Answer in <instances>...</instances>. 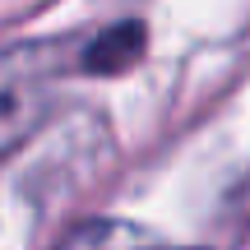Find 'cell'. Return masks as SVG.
Returning a JSON list of instances; mask_svg holds the SVG:
<instances>
[{
  "instance_id": "3",
  "label": "cell",
  "mask_w": 250,
  "mask_h": 250,
  "mask_svg": "<svg viewBox=\"0 0 250 250\" xmlns=\"http://www.w3.org/2000/svg\"><path fill=\"white\" fill-rule=\"evenodd\" d=\"M65 250H186V246H158V241H144L134 227H88V232H79Z\"/></svg>"
},
{
  "instance_id": "1",
  "label": "cell",
  "mask_w": 250,
  "mask_h": 250,
  "mask_svg": "<svg viewBox=\"0 0 250 250\" xmlns=\"http://www.w3.org/2000/svg\"><path fill=\"white\" fill-rule=\"evenodd\" d=\"M79 46L65 37L14 42L0 51V162H9L56 111L61 79L74 70Z\"/></svg>"
},
{
  "instance_id": "2",
  "label": "cell",
  "mask_w": 250,
  "mask_h": 250,
  "mask_svg": "<svg viewBox=\"0 0 250 250\" xmlns=\"http://www.w3.org/2000/svg\"><path fill=\"white\" fill-rule=\"evenodd\" d=\"M144 46H148L144 23L125 19V23H111L102 33H93L88 42H79L74 70L79 74H125V70H134L144 61Z\"/></svg>"
}]
</instances>
